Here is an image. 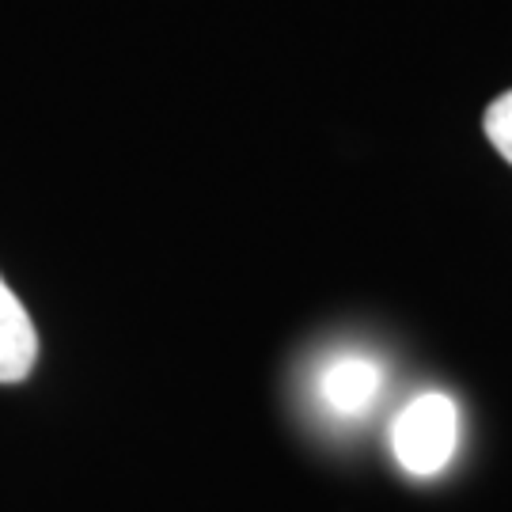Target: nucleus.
Instances as JSON below:
<instances>
[{"instance_id":"1","label":"nucleus","mask_w":512,"mask_h":512,"mask_svg":"<svg viewBox=\"0 0 512 512\" xmlns=\"http://www.w3.org/2000/svg\"><path fill=\"white\" fill-rule=\"evenodd\" d=\"M459 444V410L448 395H418L391 425V452L406 475L429 478L448 467Z\"/></svg>"},{"instance_id":"2","label":"nucleus","mask_w":512,"mask_h":512,"mask_svg":"<svg viewBox=\"0 0 512 512\" xmlns=\"http://www.w3.org/2000/svg\"><path fill=\"white\" fill-rule=\"evenodd\" d=\"M319 395L323 403L342 414V418H357L365 414L368 406L376 403L380 395V368L372 365L361 353H346V357H334L323 368V380H319Z\"/></svg>"},{"instance_id":"3","label":"nucleus","mask_w":512,"mask_h":512,"mask_svg":"<svg viewBox=\"0 0 512 512\" xmlns=\"http://www.w3.org/2000/svg\"><path fill=\"white\" fill-rule=\"evenodd\" d=\"M38 361V334L19 296L0 277V384H19Z\"/></svg>"},{"instance_id":"4","label":"nucleus","mask_w":512,"mask_h":512,"mask_svg":"<svg viewBox=\"0 0 512 512\" xmlns=\"http://www.w3.org/2000/svg\"><path fill=\"white\" fill-rule=\"evenodd\" d=\"M482 129H486V137H490V145L505 156L512 164V92L497 95L490 110H486V118H482Z\"/></svg>"}]
</instances>
